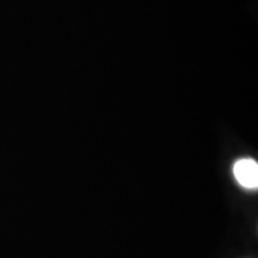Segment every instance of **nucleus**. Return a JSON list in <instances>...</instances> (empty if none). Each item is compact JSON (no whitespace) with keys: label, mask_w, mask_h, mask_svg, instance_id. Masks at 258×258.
Listing matches in <instances>:
<instances>
[{"label":"nucleus","mask_w":258,"mask_h":258,"mask_svg":"<svg viewBox=\"0 0 258 258\" xmlns=\"http://www.w3.org/2000/svg\"><path fill=\"white\" fill-rule=\"evenodd\" d=\"M234 176L237 182L247 189H257L258 186V164L251 158L238 159L234 164Z\"/></svg>","instance_id":"nucleus-1"}]
</instances>
